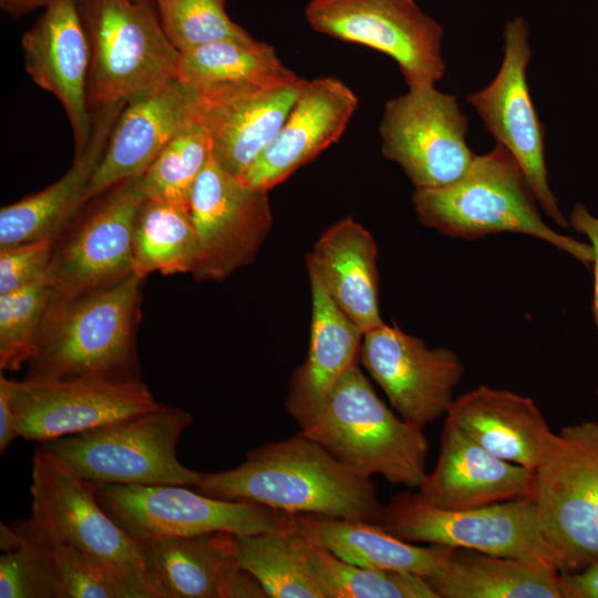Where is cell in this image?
<instances>
[{
    "instance_id": "6da1fadb",
    "label": "cell",
    "mask_w": 598,
    "mask_h": 598,
    "mask_svg": "<svg viewBox=\"0 0 598 598\" xmlns=\"http://www.w3.org/2000/svg\"><path fill=\"white\" fill-rule=\"evenodd\" d=\"M193 488L209 497L289 514L374 524L383 515L372 476L351 470L301 431L257 446L234 468L203 473Z\"/></svg>"
},
{
    "instance_id": "7a4b0ae2",
    "label": "cell",
    "mask_w": 598,
    "mask_h": 598,
    "mask_svg": "<svg viewBox=\"0 0 598 598\" xmlns=\"http://www.w3.org/2000/svg\"><path fill=\"white\" fill-rule=\"evenodd\" d=\"M143 280L133 272L109 287L49 302L25 378L140 379L135 338Z\"/></svg>"
},
{
    "instance_id": "3957f363",
    "label": "cell",
    "mask_w": 598,
    "mask_h": 598,
    "mask_svg": "<svg viewBox=\"0 0 598 598\" xmlns=\"http://www.w3.org/2000/svg\"><path fill=\"white\" fill-rule=\"evenodd\" d=\"M412 204L423 225L453 238L518 233L550 244L586 267L594 261L590 244L559 234L544 221L523 168L497 143L488 153L476 155L466 173L453 184L414 189Z\"/></svg>"
},
{
    "instance_id": "277c9868",
    "label": "cell",
    "mask_w": 598,
    "mask_h": 598,
    "mask_svg": "<svg viewBox=\"0 0 598 598\" xmlns=\"http://www.w3.org/2000/svg\"><path fill=\"white\" fill-rule=\"evenodd\" d=\"M300 431L360 474H380L391 484L416 489L427 474L423 427L392 412L359 361L341 375L316 417Z\"/></svg>"
},
{
    "instance_id": "5b68a950",
    "label": "cell",
    "mask_w": 598,
    "mask_h": 598,
    "mask_svg": "<svg viewBox=\"0 0 598 598\" xmlns=\"http://www.w3.org/2000/svg\"><path fill=\"white\" fill-rule=\"evenodd\" d=\"M31 515L25 529L44 543L75 548L106 568L131 598H157L141 545L100 505L90 482L53 453L32 460Z\"/></svg>"
},
{
    "instance_id": "8992f818",
    "label": "cell",
    "mask_w": 598,
    "mask_h": 598,
    "mask_svg": "<svg viewBox=\"0 0 598 598\" xmlns=\"http://www.w3.org/2000/svg\"><path fill=\"white\" fill-rule=\"evenodd\" d=\"M90 43L87 101L94 111L178 79L179 51L153 0H76Z\"/></svg>"
},
{
    "instance_id": "52a82bcc",
    "label": "cell",
    "mask_w": 598,
    "mask_h": 598,
    "mask_svg": "<svg viewBox=\"0 0 598 598\" xmlns=\"http://www.w3.org/2000/svg\"><path fill=\"white\" fill-rule=\"evenodd\" d=\"M193 424L186 410L161 404L135 416L42 443L82 478L109 484L195 486L203 473L176 455L183 432Z\"/></svg>"
},
{
    "instance_id": "ba28073f",
    "label": "cell",
    "mask_w": 598,
    "mask_h": 598,
    "mask_svg": "<svg viewBox=\"0 0 598 598\" xmlns=\"http://www.w3.org/2000/svg\"><path fill=\"white\" fill-rule=\"evenodd\" d=\"M532 498L560 573L598 560V421L560 430L535 471Z\"/></svg>"
},
{
    "instance_id": "9c48e42d",
    "label": "cell",
    "mask_w": 598,
    "mask_h": 598,
    "mask_svg": "<svg viewBox=\"0 0 598 598\" xmlns=\"http://www.w3.org/2000/svg\"><path fill=\"white\" fill-rule=\"evenodd\" d=\"M90 484L107 515L137 542L214 532L249 535L296 527L295 514L209 497L187 485Z\"/></svg>"
},
{
    "instance_id": "30bf717a",
    "label": "cell",
    "mask_w": 598,
    "mask_h": 598,
    "mask_svg": "<svg viewBox=\"0 0 598 598\" xmlns=\"http://www.w3.org/2000/svg\"><path fill=\"white\" fill-rule=\"evenodd\" d=\"M379 525L408 543L467 548L558 569L545 542L532 497L470 509H444L417 493L400 492L383 506Z\"/></svg>"
},
{
    "instance_id": "8fae6325",
    "label": "cell",
    "mask_w": 598,
    "mask_h": 598,
    "mask_svg": "<svg viewBox=\"0 0 598 598\" xmlns=\"http://www.w3.org/2000/svg\"><path fill=\"white\" fill-rule=\"evenodd\" d=\"M468 124L456 95L435 85L410 86L384 104L382 155L401 166L415 189L451 185L476 156L466 143Z\"/></svg>"
},
{
    "instance_id": "7c38bea8",
    "label": "cell",
    "mask_w": 598,
    "mask_h": 598,
    "mask_svg": "<svg viewBox=\"0 0 598 598\" xmlns=\"http://www.w3.org/2000/svg\"><path fill=\"white\" fill-rule=\"evenodd\" d=\"M305 17L317 32L393 59L408 85H435L446 70L443 27L415 0H309Z\"/></svg>"
},
{
    "instance_id": "4fadbf2b",
    "label": "cell",
    "mask_w": 598,
    "mask_h": 598,
    "mask_svg": "<svg viewBox=\"0 0 598 598\" xmlns=\"http://www.w3.org/2000/svg\"><path fill=\"white\" fill-rule=\"evenodd\" d=\"M138 178L123 181L101 194L102 199L58 236L47 272L50 302L71 300L133 274V226L145 199Z\"/></svg>"
},
{
    "instance_id": "5bb4252c",
    "label": "cell",
    "mask_w": 598,
    "mask_h": 598,
    "mask_svg": "<svg viewBox=\"0 0 598 598\" xmlns=\"http://www.w3.org/2000/svg\"><path fill=\"white\" fill-rule=\"evenodd\" d=\"M504 55L493 81L466 96L483 121L485 130L517 159L540 208L558 226L567 228L554 195L545 162V126L533 104L526 70L532 59L529 25L517 16L503 31Z\"/></svg>"
},
{
    "instance_id": "9a60e30c",
    "label": "cell",
    "mask_w": 598,
    "mask_h": 598,
    "mask_svg": "<svg viewBox=\"0 0 598 598\" xmlns=\"http://www.w3.org/2000/svg\"><path fill=\"white\" fill-rule=\"evenodd\" d=\"M18 436L45 443L158 408L141 379L111 381L75 377L12 380Z\"/></svg>"
},
{
    "instance_id": "2e32d148",
    "label": "cell",
    "mask_w": 598,
    "mask_h": 598,
    "mask_svg": "<svg viewBox=\"0 0 598 598\" xmlns=\"http://www.w3.org/2000/svg\"><path fill=\"white\" fill-rule=\"evenodd\" d=\"M268 192L234 176L210 157L189 202L199 244L193 272L197 281H221L254 260L272 227Z\"/></svg>"
},
{
    "instance_id": "e0dca14e",
    "label": "cell",
    "mask_w": 598,
    "mask_h": 598,
    "mask_svg": "<svg viewBox=\"0 0 598 598\" xmlns=\"http://www.w3.org/2000/svg\"><path fill=\"white\" fill-rule=\"evenodd\" d=\"M359 361L401 417L421 427L446 415L464 373L454 351L430 349L396 324L365 332Z\"/></svg>"
},
{
    "instance_id": "ac0fdd59",
    "label": "cell",
    "mask_w": 598,
    "mask_h": 598,
    "mask_svg": "<svg viewBox=\"0 0 598 598\" xmlns=\"http://www.w3.org/2000/svg\"><path fill=\"white\" fill-rule=\"evenodd\" d=\"M306 82L293 73L268 82L196 91L217 163L241 178L276 136Z\"/></svg>"
},
{
    "instance_id": "d6986e66",
    "label": "cell",
    "mask_w": 598,
    "mask_h": 598,
    "mask_svg": "<svg viewBox=\"0 0 598 598\" xmlns=\"http://www.w3.org/2000/svg\"><path fill=\"white\" fill-rule=\"evenodd\" d=\"M24 70L61 103L75 155L89 145L93 116L87 101L90 43L76 0H51L21 38Z\"/></svg>"
},
{
    "instance_id": "ffe728a7",
    "label": "cell",
    "mask_w": 598,
    "mask_h": 598,
    "mask_svg": "<svg viewBox=\"0 0 598 598\" xmlns=\"http://www.w3.org/2000/svg\"><path fill=\"white\" fill-rule=\"evenodd\" d=\"M197 115V92L178 79L130 99L111 131L87 202L123 181L142 176Z\"/></svg>"
},
{
    "instance_id": "44dd1931",
    "label": "cell",
    "mask_w": 598,
    "mask_h": 598,
    "mask_svg": "<svg viewBox=\"0 0 598 598\" xmlns=\"http://www.w3.org/2000/svg\"><path fill=\"white\" fill-rule=\"evenodd\" d=\"M157 598H266L229 532L138 542Z\"/></svg>"
},
{
    "instance_id": "7402d4cb",
    "label": "cell",
    "mask_w": 598,
    "mask_h": 598,
    "mask_svg": "<svg viewBox=\"0 0 598 598\" xmlns=\"http://www.w3.org/2000/svg\"><path fill=\"white\" fill-rule=\"evenodd\" d=\"M358 102L336 76L307 80L280 130L240 179L267 190L282 183L341 137Z\"/></svg>"
},
{
    "instance_id": "603a6c76",
    "label": "cell",
    "mask_w": 598,
    "mask_h": 598,
    "mask_svg": "<svg viewBox=\"0 0 598 598\" xmlns=\"http://www.w3.org/2000/svg\"><path fill=\"white\" fill-rule=\"evenodd\" d=\"M535 472L504 461L445 419L436 465L417 488L426 503L470 509L532 497Z\"/></svg>"
},
{
    "instance_id": "cb8c5ba5",
    "label": "cell",
    "mask_w": 598,
    "mask_h": 598,
    "mask_svg": "<svg viewBox=\"0 0 598 598\" xmlns=\"http://www.w3.org/2000/svg\"><path fill=\"white\" fill-rule=\"evenodd\" d=\"M445 419L493 455L533 472L558 439L532 398L505 389L480 385L454 399Z\"/></svg>"
},
{
    "instance_id": "d4e9b609",
    "label": "cell",
    "mask_w": 598,
    "mask_h": 598,
    "mask_svg": "<svg viewBox=\"0 0 598 598\" xmlns=\"http://www.w3.org/2000/svg\"><path fill=\"white\" fill-rule=\"evenodd\" d=\"M126 102L95 111L87 147L69 171L48 187L0 210V248L58 237L89 203L87 189L114 123Z\"/></svg>"
},
{
    "instance_id": "484cf974",
    "label": "cell",
    "mask_w": 598,
    "mask_h": 598,
    "mask_svg": "<svg viewBox=\"0 0 598 598\" xmlns=\"http://www.w3.org/2000/svg\"><path fill=\"white\" fill-rule=\"evenodd\" d=\"M378 248L353 218L329 227L307 256V267L338 308L363 333L380 327Z\"/></svg>"
},
{
    "instance_id": "4316f807",
    "label": "cell",
    "mask_w": 598,
    "mask_h": 598,
    "mask_svg": "<svg viewBox=\"0 0 598 598\" xmlns=\"http://www.w3.org/2000/svg\"><path fill=\"white\" fill-rule=\"evenodd\" d=\"M312 316L306 360L292 373L286 410L307 427L321 409L341 375L359 361L363 331L331 300L319 281L310 276Z\"/></svg>"
},
{
    "instance_id": "83f0119b",
    "label": "cell",
    "mask_w": 598,
    "mask_h": 598,
    "mask_svg": "<svg viewBox=\"0 0 598 598\" xmlns=\"http://www.w3.org/2000/svg\"><path fill=\"white\" fill-rule=\"evenodd\" d=\"M299 534L341 559L367 568L410 573L420 577L435 574L451 547H427L404 542L379 524L317 514H295Z\"/></svg>"
},
{
    "instance_id": "f1b7e54d",
    "label": "cell",
    "mask_w": 598,
    "mask_h": 598,
    "mask_svg": "<svg viewBox=\"0 0 598 598\" xmlns=\"http://www.w3.org/2000/svg\"><path fill=\"white\" fill-rule=\"evenodd\" d=\"M424 579L437 598H564L557 569L467 548L451 547Z\"/></svg>"
},
{
    "instance_id": "f546056e",
    "label": "cell",
    "mask_w": 598,
    "mask_h": 598,
    "mask_svg": "<svg viewBox=\"0 0 598 598\" xmlns=\"http://www.w3.org/2000/svg\"><path fill=\"white\" fill-rule=\"evenodd\" d=\"M133 272L145 278L193 274L199 258V244L190 209L166 200L144 199L134 220L132 237Z\"/></svg>"
},
{
    "instance_id": "4dcf8cb0",
    "label": "cell",
    "mask_w": 598,
    "mask_h": 598,
    "mask_svg": "<svg viewBox=\"0 0 598 598\" xmlns=\"http://www.w3.org/2000/svg\"><path fill=\"white\" fill-rule=\"evenodd\" d=\"M274 47L223 40L179 52L178 80L195 91L224 84L259 83L292 75Z\"/></svg>"
},
{
    "instance_id": "1f68e13d",
    "label": "cell",
    "mask_w": 598,
    "mask_h": 598,
    "mask_svg": "<svg viewBox=\"0 0 598 598\" xmlns=\"http://www.w3.org/2000/svg\"><path fill=\"white\" fill-rule=\"evenodd\" d=\"M297 545L323 598H437L417 575L348 563L298 532Z\"/></svg>"
},
{
    "instance_id": "d6a6232c",
    "label": "cell",
    "mask_w": 598,
    "mask_h": 598,
    "mask_svg": "<svg viewBox=\"0 0 598 598\" xmlns=\"http://www.w3.org/2000/svg\"><path fill=\"white\" fill-rule=\"evenodd\" d=\"M240 566L269 598H323L297 545L296 527L235 535Z\"/></svg>"
},
{
    "instance_id": "836d02e7",
    "label": "cell",
    "mask_w": 598,
    "mask_h": 598,
    "mask_svg": "<svg viewBox=\"0 0 598 598\" xmlns=\"http://www.w3.org/2000/svg\"><path fill=\"white\" fill-rule=\"evenodd\" d=\"M212 156V136L198 112L140 176V192L146 199L166 200L189 208L195 183Z\"/></svg>"
},
{
    "instance_id": "e575fe53",
    "label": "cell",
    "mask_w": 598,
    "mask_h": 598,
    "mask_svg": "<svg viewBox=\"0 0 598 598\" xmlns=\"http://www.w3.org/2000/svg\"><path fill=\"white\" fill-rule=\"evenodd\" d=\"M52 289L47 276L0 295V369L18 371L38 350Z\"/></svg>"
},
{
    "instance_id": "d590c367",
    "label": "cell",
    "mask_w": 598,
    "mask_h": 598,
    "mask_svg": "<svg viewBox=\"0 0 598 598\" xmlns=\"http://www.w3.org/2000/svg\"><path fill=\"white\" fill-rule=\"evenodd\" d=\"M153 1L166 35L179 52L216 41L254 39L229 18L227 0Z\"/></svg>"
},
{
    "instance_id": "8d00e7d4",
    "label": "cell",
    "mask_w": 598,
    "mask_h": 598,
    "mask_svg": "<svg viewBox=\"0 0 598 598\" xmlns=\"http://www.w3.org/2000/svg\"><path fill=\"white\" fill-rule=\"evenodd\" d=\"M37 540L43 550L55 598H131L111 573L90 556L70 546Z\"/></svg>"
},
{
    "instance_id": "74e56055",
    "label": "cell",
    "mask_w": 598,
    "mask_h": 598,
    "mask_svg": "<svg viewBox=\"0 0 598 598\" xmlns=\"http://www.w3.org/2000/svg\"><path fill=\"white\" fill-rule=\"evenodd\" d=\"M12 525L21 540L18 548L0 557V597L55 598L41 545L21 522Z\"/></svg>"
},
{
    "instance_id": "f35d334b",
    "label": "cell",
    "mask_w": 598,
    "mask_h": 598,
    "mask_svg": "<svg viewBox=\"0 0 598 598\" xmlns=\"http://www.w3.org/2000/svg\"><path fill=\"white\" fill-rule=\"evenodd\" d=\"M58 237L0 248V295L47 276Z\"/></svg>"
},
{
    "instance_id": "ab89813d",
    "label": "cell",
    "mask_w": 598,
    "mask_h": 598,
    "mask_svg": "<svg viewBox=\"0 0 598 598\" xmlns=\"http://www.w3.org/2000/svg\"><path fill=\"white\" fill-rule=\"evenodd\" d=\"M568 220L576 231L585 235L589 239L594 250L592 313L598 330V217L590 214L582 204L577 203L573 207Z\"/></svg>"
},
{
    "instance_id": "60d3db41",
    "label": "cell",
    "mask_w": 598,
    "mask_h": 598,
    "mask_svg": "<svg viewBox=\"0 0 598 598\" xmlns=\"http://www.w3.org/2000/svg\"><path fill=\"white\" fill-rule=\"evenodd\" d=\"M559 577L564 598H598V560Z\"/></svg>"
},
{
    "instance_id": "b9f144b4",
    "label": "cell",
    "mask_w": 598,
    "mask_h": 598,
    "mask_svg": "<svg viewBox=\"0 0 598 598\" xmlns=\"http://www.w3.org/2000/svg\"><path fill=\"white\" fill-rule=\"evenodd\" d=\"M12 379L0 374V452L3 453L11 442L18 437L14 412L11 402Z\"/></svg>"
},
{
    "instance_id": "7bdbcfd3",
    "label": "cell",
    "mask_w": 598,
    "mask_h": 598,
    "mask_svg": "<svg viewBox=\"0 0 598 598\" xmlns=\"http://www.w3.org/2000/svg\"><path fill=\"white\" fill-rule=\"evenodd\" d=\"M51 0H0L2 11L12 17H21L43 9Z\"/></svg>"
}]
</instances>
